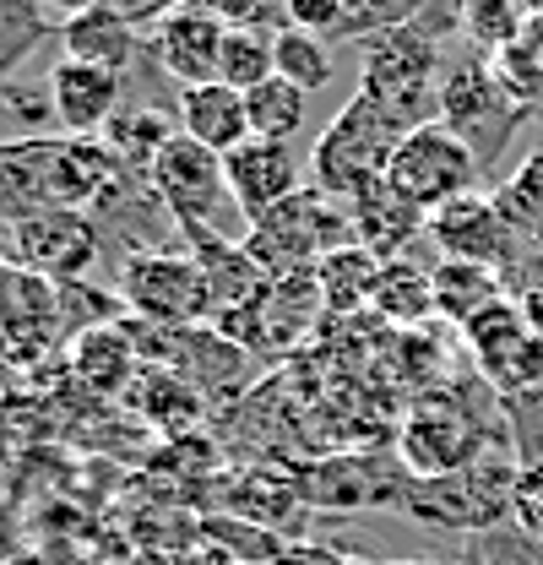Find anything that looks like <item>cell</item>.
<instances>
[{
  "label": "cell",
  "mask_w": 543,
  "mask_h": 565,
  "mask_svg": "<svg viewBox=\"0 0 543 565\" xmlns=\"http://www.w3.org/2000/svg\"><path fill=\"white\" fill-rule=\"evenodd\" d=\"M397 141H403V126L375 98L353 93L332 115V126L316 137V147H310V191H321V196L348 207L375 180H386Z\"/></svg>",
  "instance_id": "obj_1"
},
{
  "label": "cell",
  "mask_w": 543,
  "mask_h": 565,
  "mask_svg": "<svg viewBox=\"0 0 543 565\" xmlns=\"http://www.w3.org/2000/svg\"><path fill=\"white\" fill-rule=\"evenodd\" d=\"M440 76H446L440 39L424 22L397 28L386 39H370L359 55V93L375 98L403 131L440 120Z\"/></svg>",
  "instance_id": "obj_2"
},
{
  "label": "cell",
  "mask_w": 543,
  "mask_h": 565,
  "mask_svg": "<svg viewBox=\"0 0 543 565\" xmlns=\"http://www.w3.org/2000/svg\"><path fill=\"white\" fill-rule=\"evenodd\" d=\"M342 245H353L348 207L321 196V191H310V185L294 191L288 202H277L272 212H262V217H251V228H245V250L262 262V273L272 282L316 273Z\"/></svg>",
  "instance_id": "obj_3"
},
{
  "label": "cell",
  "mask_w": 543,
  "mask_h": 565,
  "mask_svg": "<svg viewBox=\"0 0 543 565\" xmlns=\"http://www.w3.org/2000/svg\"><path fill=\"white\" fill-rule=\"evenodd\" d=\"M478 174H483L478 152L446 120H424V126L403 131L397 152H392V169H386V180L424 217L435 207H446V202H457V196H468V191H478Z\"/></svg>",
  "instance_id": "obj_4"
},
{
  "label": "cell",
  "mask_w": 543,
  "mask_h": 565,
  "mask_svg": "<svg viewBox=\"0 0 543 565\" xmlns=\"http://www.w3.org/2000/svg\"><path fill=\"white\" fill-rule=\"evenodd\" d=\"M440 120L473 147L478 163H489V158H500L511 131L528 120V109L494 82L489 55H462L440 76Z\"/></svg>",
  "instance_id": "obj_5"
},
{
  "label": "cell",
  "mask_w": 543,
  "mask_h": 565,
  "mask_svg": "<svg viewBox=\"0 0 543 565\" xmlns=\"http://www.w3.org/2000/svg\"><path fill=\"white\" fill-rule=\"evenodd\" d=\"M120 299L131 305L141 321L152 327H196L212 316V299H206V282L196 256H180V250H131L126 267H120Z\"/></svg>",
  "instance_id": "obj_6"
},
{
  "label": "cell",
  "mask_w": 543,
  "mask_h": 565,
  "mask_svg": "<svg viewBox=\"0 0 543 565\" xmlns=\"http://www.w3.org/2000/svg\"><path fill=\"white\" fill-rule=\"evenodd\" d=\"M397 451L418 473V484H435V479H451V473L473 468L489 446H483V429H478L473 414L457 397L435 392V397L413 403V414L403 419V435H397Z\"/></svg>",
  "instance_id": "obj_7"
},
{
  "label": "cell",
  "mask_w": 543,
  "mask_h": 565,
  "mask_svg": "<svg viewBox=\"0 0 543 565\" xmlns=\"http://www.w3.org/2000/svg\"><path fill=\"white\" fill-rule=\"evenodd\" d=\"M104 250V228L93 212H71V207H50L33 212L22 223H11V256L22 273L44 282H76Z\"/></svg>",
  "instance_id": "obj_8"
},
{
  "label": "cell",
  "mask_w": 543,
  "mask_h": 565,
  "mask_svg": "<svg viewBox=\"0 0 543 565\" xmlns=\"http://www.w3.org/2000/svg\"><path fill=\"white\" fill-rule=\"evenodd\" d=\"M424 239L440 250V262H478V267H494L500 278L517 273V256H522V239L511 234L494 196H483V191H468V196L429 212Z\"/></svg>",
  "instance_id": "obj_9"
},
{
  "label": "cell",
  "mask_w": 543,
  "mask_h": 565,
  "mask_svg": "<svg viewBox=\"0 0 543 565\" xmlns=\"http://www.w3.org/2000/svg\"><path fill=\"white\" fill-rule=\"evenodd\" d=\"M147 185H152L158 207L169 212L180 228H212L217 207L234 202L228 180H223V158L212 147H202V141H191L185 131L163 147V158L152 163Z\"/></svg>",
  "instance_id": "obj_10"
},
{
  "label": "cell",
  "mask_w": 543,
  "mask_h": 565,
  "mask_svg": "<svg viewBox=\"0 0 543 565\" xmlns=\"http://www.w3.org/2000/svg\"><path fill=\"white\" fill-rule=\"evenodd\" d=\"M517 462H494L489 451L473 468L424 484V494H413V511L440 522V527H494L511 511V490H517Z\"/></svg>",
  "instance_id": "obj_11"
},
{
  "label": "cell",
  "mask_w": 543,
  "mask_h": 565,
  "mask_svg": "<svg viewBox=\"0 0 543 565\" xmlns=\"http://www.w3.org/2000/svg\"><path fill=\"white\" fill-rule=\"evenodd\" d=\"M223 180H228V196H234V207L245 212V217H262L272 212L277 202H288L294 191H305L299 185V158H294V147L288 141H239L234 152H223Z\"/></svg>",
  "instance_id": "obj_12"
},
{
  "label": "cell",
  "mask_w": 543,
  "mask_h": 565,
  "mask_svg": "<svg viewBox=\"0 0 543 565\" xmlns=\"http://www.w3.org/2000/svg\"><path fill=\"white\" fill-rule=\"evenodd\" d=\"M44 87H50V109H55V137H104V126L120 115L126 76L82 66V61H55Z\"/></svg>",
  "instance_id": "obj_13"
},
{
  "label": "cell",
  "mask_w": 543,
  "mask_h": 565,
  "mask_svg": "<svg viewBox=\"0 0 543 565\" xmlns=\"http://www.w3.org/2000/svg\"><path fill=\"white\" fill-rule=\"evenodd\" d=\"M223 39H228V33H223L206 11L185 6V11H174V17H163V22L152 28V61H158V71H163L169 82H180V87L217 82Z\"/></svg>",
  "instance_id": "obj_14"
},
{
  "label": "cell",
  "mask_w": 543,
  "mask_h": 565,
  "mask_svg": "<svg viewBox=\"0 0 543 565\" xmlns=\"http://www.w3.org/2000/svg\"><path fill=\"white\" fill-rule=\"evenodd\" d=\"M55 147L61 137L0 141V217L6 223L55 207Z\"/></svg>",
  "instance_id": "obj_15"
},
{
  "label": "cell",
  "mask_w": 543,
  "mask_h": 565,
  "mask_svg": "<svg viewBox=\"0 0 543 565\" xmlns=\"http://www.w3.org/2000/svg\"><path fill=\"white\" fill-rule=\"evenodd\" d=\"M348 223H353V245H364L375 262H397L413 234H424V212L407 202L392 180H375L364 196L348 202Z\"/></svg>",
  "instance_id": "obj_16"
},
{
  "label": "cell",
  "mask_w": 543,
  "mask_h": 565,
  "mask_svg": "<svg viewBox=\"0 0 543 565\" xmlns=\"http://www.w3.org/2000/svg\"><path fill=\"white\" fill-rule=\"evenodd\" d=\"M174 126L191 141L212 147L217 158L234 152L239 141H251V120H245V93L223 87V82H196L174 93Z\"/></svg>",
  "instance_id": "obj_17"
},
{
  "label": "cell",
  "mask_w": 543,
  "mask_h": 565,
  "mask_svg": "<svg viewBox=\"0 0 543 565\" xmlns=\"http://www.w3.org/2000/svg\"><path fill=\"white\" fill-rule=\"evenodd\" d=\"M55 39H61V61H82V66L115 71V76H126L136 66V55H141L136 28H126L104 6H87L76 17H61V33Z\"/></svg>",
  "instance_id": "obj_18"
},
{
  "label": "cell",
  "mask_w": 543,
  "mask_h": 565,
  "mask_svg": "<svg viewBox=\"0 0 543 565\" xmlns=\"http://www.w3.org/2000/svg\"><path fill=\"white\" fill-rule=\"evenodd\" d=\"M71 370L87 392H104V397L126 392L136 375V332L131 327H109V321L76 332L71 338Z\"/></svg>",
  "instance_id": "obj_19"
},
{
  "label": "cell",
  "mask_w": 543,
  "mask_h": 565,
  "mask_svg": "<svg viewBox=\"0 0 543 565\" xmlns=\"http://www.w3.org/2000/svg\"><path fill=\"white\" fill-rule=\"evenodd\" d=\"M429 282H435V316L457 321V327L478 321L489 305L505 299V278L494 267H478V262H435Z\"/></svg>",
  "instance_id": "obj_20"
},
{
  "label": "cell",
  "mask_w": 543,
  "mask_h": 565,
  "mask_svg": "<svg viewBox=\"0 0 543 565\" xmlns=\"http://www.w3.org/2000/svg\"><path fill=\"white\" fill-rule=\"evenodd\" d=\"M174 137H180V126H174L169 115H158V109H120V115L104 126V147L115 152L120 174H131V180H147L152 163L163 158V147Z\"/></svg>",
  "instance_id": "obj_21"
},
{
  "label": "cell",
  "mask_w": 543,
  "mask_h": 565,
  "mask_svg": "<svg viewBox=\"0 0 543 565\" xmlns=\"http://www.w3.org/2000/svg\"><path fill=\"white\" fill-rule=\"evenodd\" d=\"M370 310H381V316L397 321V327L429 321V316H435V282H429V267H413L407 256L381 262V278H375V294H370Z\"/></svg>",
  "instance_id": "obj_22"
},
{
  "label": "cell",
  "mask_w": 543,
  "mask_h": 565,
  "mask_svg": "<svg viewBox=\"0 0 543 565\" xmlns=\"http://www.w3.org/2000/svg\"><path fill=\"white\" fill-rule=\"evenodd\" d=\"M375 278H381V262L364 245H342L316 267V294L327 310H364L375 294Z\"/></svg>",
  "instance_id": "obj_23"
},
{
  "label": "cell",
  "mask_w": 543,
  "mask_h": 565,
  "mask_svg": "<svg viewBox=\"0 0 543 565\" xmlns=\"http://www.w3.org/2000/svg\"><path fill=\"white\" fill-rule=\"evenodd\" d=\"M305 115H310V93H299V87L283 82V76H272V82L245 93L251 137H262V141H294L305 131Z\"/></svg>",
  "instance_id": "obj_24"
},
{
  "label": "cell",
  "mask_w": 543,
  "mask_h": 565,
  "mask_svg": "<svg viewBox=\"0 0 543 565\" xmlns=\"http://www.w3.org/2000/svg\"><path fill=\"white\" fill-rule=\"evenodd\" d=\"M489 71H494V82H500L522 109L543 104V11H533V22L522 28L517 44H505V50L489 55Z\"/></svg>",
  "instance_id": "obj_25"
},
{
  "label": "cell",
  "mask_w": 543,
  "mask_h": 565,
  "mask_svg": "<svg viewBox=\"0 0 543 565\" xmlns=\"http://www.w3.org/2000/svg\"><path fill=\"white\" fill-rule=\"evenodd\" d=\"M50 33H61L55 11L44 0H0V87H11V71L22 66Z\"/></svg>",
  "instance_id": "obj_26"
},
{
  "label": "cell",
  "mask_w": 543,
  "mask_h": 565,
  "mask_svg": "<svg viewBox=\"0 0 543 565\" xmlns=\"http://www.w3.org/2000/svg\"><path fill=\"white\" fill-rule=\"evenodd\" d=\"M528 22H533V0H457V28L468 33L478 55L517 44Z\"/></svg>",
  "instance_id": "obj_27"
},
{
  "label": "cell",
  "mask_w": 543,
  "mask_h": 565,
  "mask_svg": "<svg viewBox=\"0 0 543 565\" xmlns=\"http://www.w3.org/2000/svg\"><path fill=\"white\" fill-rule=\"evenodd\" d=\"M494 207L522 245H543V147L494 191Z\"/></svg>",
  "instance_id": "obj_28"
},
{
  "label": "cell",
  "mask_w": 543,
  "mask_h": 565,
  "mask_svg": "<svg viewBox=\"0 0 543 565\" xmlns=\"http://www.w3.org/2000/svg\"><path fill=\"white\" fill-rule=\"evenodd\" d=\"M435 0H342V22L332 39H348V44H370V39H386V33H397V28H413V22H424V11H429Z\"/></svg>",
  "instance_id": "obj_29"
},
{
  "label": "cell",
  "mask_w": 543,
  "mask_h": 565,
  "mask_svg": "<svg viewBox=\"0 0 543 565\" xmlns=\"http://www.w3.org/2000/svg\"><path fill=\"white\" fill-rule=\"evenodd\" d=\"M277 76V39L272 33H228L217 55V82L234 93H251Z\"/></svg>",
  "instance_id": "obj_30"
},
{
  "label": "cell",
  "mask_w": 543,
  "mask_h": 565,
  "mask_svg": "<svg viewBox=\"0 0 543 565\" xmlns=\"http://www.w3.org/2000/svg\"><path fill=\"white\" fill-rule=\"evenodd\" d=\"M277 76L294 82L299 93H321L332 82V55H327V39L305 33V28H283L277 33Z\"/></svg>",
  "instance_id": "obj_31"
},
{
  "label": "cell",
  "mask_w": 543,
  "mask_h": 565,
  "mask_svg": "<svg viewBox=\"0 0 543 565\" xmlns=\"http://www.w3.org/2000/svg\"><path fill=\"white\" fill-rule=\"evenodd\" d=\"M141 386L158 392V397L141 403L147 419L158 424V429L180 435V429H191V424L202 419V397H196V386H191L185 375H174V370H152V375H141Z\"/></svg>",
  "instance_id": "obj_32"
},
{
  "label": "cell",
  "mask_w": 543,
  "mask_h": 565,
  "mask_svg": "<svg viewBox=\"0 0 543 565\" xmlns=\"http://www.w3.org/2000/svg\"><path fill=\"white\" fill-rule=\"evenodd\" d=\"M196 11H206L223 33H283L288 28V6L283 0H191Z\"/></svg>",
  "instance_id": "obj_33"
},
{
  "label": "cell",
  "mask_w": 543,
  "mask_h": 565,
  "mask_svg": "<svg viewBox=\"0 0 543 565\" xmlns=\"http://www.w3.org/2000/svg\"><path fill=\"white\" fill-rule=\"evenodd\" d=\"M511 516H517V527H522L533 544H543V468H522V473H517Z\"/></svg>",
  "instance_id": "obj_34"
},
{
  "label": "cell",
  "mask_w": 543,
  "mask_h": 565,
  "mask_svg": "<svg viewBox=\"0 0 543 565\" xmlns=\"http://www.w3.org/2000/svg\"><path fill=\"white\" fill-rule=\"evenodd\" d=\"M288 6V28H305L316 39H332L342 22V0H283Z\"/></svg>",
  "instance_id": "obj_35"
},
{
  "label": "cell",
  "mask_w": 543,
  "mask_h": 565,
  "mask_svg": "<svg viewBox=\"0 0 543 565\" xmlns=\"http://www.w3.org/2000/svg\"><path fill=\"white\" fill-rule=\"evenodd\" d=\"M98 6H104V11H115L126 28H136V33H141V28H158L163 17L185 11L191 0H98Z\"/></svg>",
  "instance_id": "obj_36"
},
{
  "label": "cell",
  "mask_w": 543,
  "mask_h": 565,
  "mask_svg": "<svg viewBox=\"0 0 543 565\" xmlns=\"http://www.w3.org/2000/svg\"><path fill=\"white\" fill-rule=\"evenodd\" d=\"M44 6H55L61 17H76V11H87V6H98V0H44Z\"/></svg>",
  "instance_id": "obj_37"
},
{
  "label": "cell",
  "mask_w": 543,
  "mask_h": 565,
  "mask_svg": "<svg viewBox=\"0 0 543 565\" xmlns=\"http://www.w3.org/2000/svg\"><path fill=\"white\" fill-rule=\"evenodd\" d=\"M403 565H435V561H403Z\"/></svg>",
  "instance_id": "obj_38"
}]
</instances>
